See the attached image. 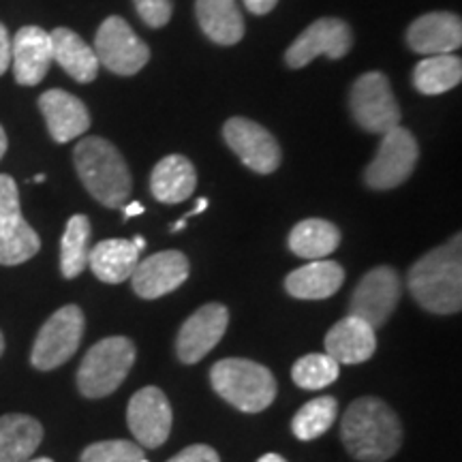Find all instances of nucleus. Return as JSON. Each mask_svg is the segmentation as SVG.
<instances>
[{"label":"nucleus","instance_id":"1","mask_svg":"<svg viewBox=\"0 0 462 462\" xmlns=\"http://www.w3.org/2000/svg\"><path fill=\"white\" fill-rule=\"evenodd\" d=\"M340 439L356 460L385 462L402 446V424L390 404L374 396H364L345 411Z\"/></svg>","mask_w":462,"mask_h":462},{"label":"nucleus","instance_id":"2","mask_svg":"<svg viewBox=\"0 0 462 462\" xmlns=\"http://www.w3.org/2000/svg\"><path fill=\"white\" fill-rule=\"evenodd\" d=\"M407 285L421 309L435 315L460 313L462 309V242L460 234L432 248L409 270Z\"/></svg>","mask_w":462,"mask_h":462},{"label":"nucleus","instance_id":"3","mask_svg":"<svg viewBox=\"0 0 462 462\" xmlns=\"http://www.w3.org/2000/svg\"><path fill=\"white\" fill-rule=\"evenodd\" d=\"M75 170L86 190L99 204L123 208L129 199L133 180L123 154L103 137H86L73 150Z\"/></svg>","mask_w":462,"mask_h":462},{"label":"nucleus","instance_id":"4","mask_svg":"<svg viewBox=\"0 0 462 462\" xmlns=\"http://www.w3.org/2000/svg\"><path fill=\"white\" fill-rule=\"evenodd\" d=\"M210 381L223 401L245 413L265 411L279 392L273 371L245 357H225L217 362L210 371Z\"/></svg>","mask_w":462,"mask_h":462},{"label":"nucleus","instance_id":"5","mask_svg":"<svg viewBox=\"0 0 462 462\" xmlns=\"http://www.w3.org/2000/svg\"><path fill=\"white\" fill-rule=\"evenodd\" d=\"M135 362V345L126 337H109L92 345L78 368V390L86 398L114 394Z\"/></svg>","mask_w":462,"mask_h":462},{"label":"nucleus","instance_id":"6","mask_svg":"<svg viewBox=\"0 0 462 462\" xmlns=\"http://www.w3.org/2000/svg\"><path fill=\"white\" fill-rule=\"evenodd\" d=\"M84 313L79 306L67 304L56 310L37 334L31 362L39 371H54L71 360L84 337Z\"/></svg>","mask_w":462,"mask_h":462},{"label":"nucleus","instance_id":"7","mask_svg":"<svg viewBox=\"0 0 462 462\" xmlns=\"http://www.w3.org/2000/svg\"><path fill=\"white\" fill-rule=\"evenodd\" d=\"M418 157L420 148L413 133L398 125L388 133H383L377 154L364 171V182H366L368 189L374 190L401 187L413 173Z\"/></svg>","mask_w":462,"mask_h":462},{"label":"nucleus","instance_id":"8","mask_svg":"<svg viewBox=\"0 0 462 462\" xmlns=\"http://www.w3.org/2000/svg\"><path fill=\"white\" fill-rule=\"evenodd\" d=\"M39 248L37 231L22 217L15 180L0 173V263L20 265L37 255Z\"/></svg>","mask_w":462,"mask_h":462},{"label":"nucleus","instance_id":"9","mask_svg":"<svg viewBox=\"0 0 462 462\" xmlns=\"http://www.w3.org/2000/svg\"><path fill=\"white\" fill-rule=\"evenodd\" d=\"M356 123L368 133H388L401 125V107L383 73L371 71L356 79L349 97Z\"/></svg>","mask_w":462,"mask_h":462},{"label":"nucleus","instance_id":"10","mask_svg":"<svg viewBox=\"0 0 462 462\" xmlns=\"http://www.w3.org/2000/svg\"><path fill=\"white\" fill-rule=\"evenodd\" d=\"M92 50L99 65L116 75H135L150 60L148 45L118 15H109L99 26Z\"/></svg>","mask_w":462,"mask_h":462},{"label":"nucleus","instance_id":"11","mask_svg":"<svg viewBox=\"0 0 462 462\" xmlns=\"http://www.w3.org/2000/svg\"><path fill=\"white\" fill-rule=\"evenodd\" d=\"M401 300V279L390 265H379L364 274L349 302V315L360 317L371 328L383 326Z\"/></svg>","mask_w":462,"mask_h":462},{"label":"nucleus","instance_id":"12","mask_svg":"<svg viewBox=\"0 0 462 462\" xmlns=\"http://www.w3.org/2000/svg\"><path fill=\"white\" fill-rule=\"evenodd\" d=\"M351 45H354V34L345 20L321 17L289 45L285 62L291 69H302L317 56H328L337 60V58L349 54Z\"/></svg>","mask_w":462,"mask_h":462},{"label":"nucleus","instance_id":"13","mask_svg":"<svg viewBox=\"0 0 462 462\" xmlns=\"http://www.w3.org/2000/svg\"><path fill=\"white\" fill-rule=\"evenodd\" d=\"M223 137L248 170L257 173H273L279 170L281 146L273 133L263 129L262 125L236 116L225 123Z\"/></svg>","mask_w":462,"mask_h":462},{"label":"nucleus","instance_id":"14","mask_svg":"<svg viewBox=\"0 0 462 462\" xmlns=\"http://www.w3.org/2000/svg\"><path fill=\"white\" fill-rule=\"evenodd\" d=\"M171 404L163 394V390L148 385L135 392L126 407V424L133 437L137 439V446L159 448L163 446L171 432Z\"/></svg>","mask_w":462,"mask_h":462},{"label":"nucleus","instance_id":"15","mask_svg":"<svg viewBox=\"0 0 462 462\" xmlns=\"http://www.w3.org/2000/svg\"><path fill=\"white\" fill-rule=\"evenodd\" d=\"M229 326V310L223 304H206L182 323L176 338L178 360L198 364L221 343Z\"/></svg>","mask_w":462,"mask_h":462},{"label":"nucleus","instance_id":"16","mask_svg":"<svg viewBox=\"0 0 462 462\" xmlns=\"http://www.w3.org/2000/svg\"><path fill=\"white\" fill-rule=\"evenodd\" d=\"M189 259L180 251L154 253L135 265L131 274L133 291L140 298L157 300L176 291L189 279Z\"/></svg>","mask_w":462,"mask_h":462},{"label":"nucleus","instance_id":"17","mask_svg":"<svg viewBox=\"0 0 462 462\" xmlns=\"http://www.w3.org/2000/svg\"><path fill=\"white\" fill-rule=\"evenodd\" d=\"M54 51L48 31L39 26H24L11 42V67L15 82L22 86H37L48 75Z\"/></svg>","mask_w":462,"mask_h":462},{"label":"nucleus","instance_id":"18","mask_svg":"<svg viewBox=\"0 0 462 462\" xmlns=\"http://www.w3.org/2000/svg\"><path fill=\"white\" fill-rule=\"evenodd\" d=\"M462 43V22L458 15L448 11H432L420 15L409 26L407 45L424 56L454 54Z\"/></svg>","mask_w":462,"mask_h":462},{"label":"nucleus","instance_id":"19","mask_svg":"<svg viewBox=\"0 0 462 462\" xmlns=\"http://www.w3.org/2000/svg\"><path fill=\"white\" fill-rule=\"evenodd\" d=\"M39 107L50 135L58 143H67L90 129V114L78 97L65 90H48L39 97Z\"/></svg>","mask_w":462,"mask_h":462},{"label":"nucleus","instance_id":"20","mask_svg":"<svg viewBox=\"0 0 462 462\" xmlns=\"http://www.w3.org/2000/svg\"><path fill=\"white\" fill-rule=\"evenodd\" d=\"M377 349L374 328L360 317L346 315L326 334V354L338 364H362Z\"/></svg>","mask_w":462,"mask_h":462},{"label":"nucleus","instance_id":"21","mask_svg":"<svg viewBox=\"0 0 462 462\" xmlns=\"http://www.w3.org/2000/svg\"><path fill=\"white\" fill-rule=\"evenodd\" d=\"M198 187V171L182 154H170L154 165L150 176L152 198L161 204H182Z\"/></svg>","mask_w":462,"mask_h":462},{"label":"nucleus","instance_id":"22","mask_svg":"<svg viewBox=\"0 0 462 462\" xmlns=\"http://www.w3.org/2000/svg\"><path fill=\"white\" fill-rule=\"evenodd\" d=\"M345 282L343 265L330 259H315V262L293 270L285 279L289 296L300 300H326L334 296Z\"/></svg>","mask_w":462,"mask_h":462},{"label":"nucleus","instance_id":"23","mask_svg":"<svg viewBox=\"0 0 462 462\" xmlns=\"http://www.w3.org/2000/svg\"><path fill=\"white\" fill-rule=\"evenodd\" d=\"M50 37L51 51H54V60L58 65L65 69L75 82L90 84L101 67L95 50L78 32L69 31V28H56L50 32Z\"/></svg>","mask_w":462,"mask_h":462},{"label":"nucleus","instance_id":"24","mask_svg":"<svg viewBox=\"0 0 462 462\" xmlns=\"http://www.w3.org/2000/svg\"><path fill=\"white\" fill-rule=\"evenodd\" d=\"M43 441V426L24 413L0 418V462H26Z\"/></svg>","mask_w":462,"mask_h":462},{"label":"nucleus","instance_id":"25","mask_svg":"<svg viewBox=\"0 0 462 462\" xmlns=\"http://www.w3.org/2000/svg\"><path fill=\"white\" fill-rule=\"evenodd\" d=\"M195 14L201 31L218 45H236L245 37V20L236 0H198Z\"/></svg>","mask_w":462,"mask_h":462},{"label":"nucleus","instance_id":"26","mask_svg":"<svg viewBox=\"0 0 462 462\" xmlns=\"http://www.w3.org/2000/svg\"><path fill=\"white\" fill-rule=\"evenodd\" d=\"M137 263H140V251L133 245V240L125 238L103 240L88 255V265L97 279L112 282V285L131 279Z\"/></svg>","mask_w":462,"mask_h":462},{"label":"nucleus","instance_id":"27","mask_svg":"<svg viewBox=\"0 0 462 462\" xmlns=\"http://www.w3.org/2000/svg\"><path fill=\"white\" fill-rule=\"evenodd\" d=\"M340 245V231L337 225L323 218H306L300 221L289 234V248L293 255L304 259H323L332 255Z\"/></svg>","mask_w":462,"mask_h":462},{"label":"nucleus","instance_id":"28","mask_svg":"<svg viewBox=\"0 0 462 462\" xmlns=\"http://www.w3.org/2000/svg\"><path fill=\"white\" fill-rule=\"evenodd\" d=\"M462 79V60L454 54L429 56L415 65L413 84L421 95H443L456 88Z\"/></svg>","mask_w":462,"mask_h":462},{"label":"nucleus","instance_id":"29","mask_svg":"<svg viewBox=\"0 0 462 462\" xmlns=\"http://www.w3.org/2000/svg\"><path fill=\"white\" fill-rule=\"evenodd\" d=\"M90 221L86 215L69 218L60 242V273L65 279H78L88 268Z\"/></svg>","mask_w":462,"mask_h":462},{"label":"nucleus","instance_id":"30","mask_svg":"<svg viewBox=\"0 0 462 462\" xmlns=\"http://www.w3.org/2000/svg\"><path fill=\"white\" fill-rule=\"evenodd\" d=\"M338 413V402L332 396H321L306 402L300 411L293 415L291 430L300 441H313V439L326 435L332 429Z\"/></svg>","mask_w":462,"mask_h":462},{"label":"nucleus","instance_id":"31","mask_svg":"<svg viewBox=\"0 0 462 462\" xmlns=\"http://www.w3.org/2000/svg\"><path fill=\"white\" fill-rule=\"evenodd\" d=\"M338 362L328 354H310L293 364V383L302 390H323L338 379Z\"/></svg>","mask_w":462,"mask_h":462},{"label":"nucleus","instance_id":"32","mask_svg":"<svg viewBox=\"0 0 462 462\" xmlns=\"http://www.w3.org/2000/svg\"><path fill=\"white\" fill-rule=\"evenodd\" d=\"M143 460V448L137 443L114 439V441L92 443L82 452L79 462H140Z\"/></svg>","mask_w":462,"mask_h":462},{"label":"nucleus","instance_id":"33","mask_svg":"<svg viewBox=\"0 0 462 462\" xmlns=\"http://www.w3.org/2000/svg\"><path fill=\"white\" fill-rule=\"evenodd\" d=\"M133 3L150 28H161L171 20L173 0H133Z\"/></svg>","mask_w":462,"mask_h":462},{"label":"nucleus","instance_id":"34","mask_svg":"<svg viewBox=\"0 0 462 462\" xmlns=\"http://www.w3.org/2000/svg\"><path fill=\"white\" fill-rule=\"evenodd\" d=\"M167 462H221V458H218L215 448L198 443V446L184 448L180 454H176Z\"/></svg>","mask_w":462,"mask_h":462},{"label":"nucleus","instance_id":"35","mask_svg":"<svg viewBox=\"0 0 462 462\" xmlns=\"http://www.w3.org/2000/svg\"><path fill=\"white\" fill-rule=\"evenodd\" d=\"M11 67V39L5 24H0V75Z\"/></svg>","mask_w":462,"mask_h":462},{"label":"nucleus","instance_id":"36","mask_svg":"<svg viewBox=\"0 0 462 462\" xmlns=\"http://www.w3.org/2000/svg\"><path fill=\"white\" fill-rule=\"evenodd\" d=\"M276 3H279V0H245L246 9L255 15L270 14V11L276 7Z\"/></svg>","mask_w":462,"mask_h":462},{"label":"nucleus","instance_id":"37","mask_svg":"<svg viewBox=\"0 0 462 462\" xmlns=\"http://www.w3.org/2000/svg\"><path fill=\"white\" fill-rule=\"evenodd\" d=\"M123 212H125V218L143 215V206L140 204V201H133V204H129V206H123Z\"/></svg>","mask_w":462,"mask_h":462},{"label":"nucleus","instance_id":"38","mask_svg":"<svg viewBox=\"0 0 462 462\" xmlns=\"http://www.w3.org/2000/svg\"><path fill=\"white\" fill-rule=\"evenodd\" d=\"M206 208H208V199H206V198H201V199L198 201V206H195V208H193V210H190V212H189V215H184L182 218H184V221H189V218H190V217H198V215H201V212H204V210H206Z\"/></svg>","mask_w":462,"mask_h":462},{"label":"nucleus","instance_id":"39","mask_svg":"<svg viewBox=\"0 0 462 462\" xmlns=\"http://www.w3.org/2000/svg\"><path fill=\"white\" fill-rule=\"evenodd\" d=\"M7 133H5L3 126H0V159L5 157V152H7Z\"/></svg>","mask_w":462,"mask_h":462},{"label":"nucleus","instance_id":"40","mask_svg":"<svg viewBox=\"0 0 462 462\" xmlns=\"http://www.w3.org/2000/svg\"><path fill=\"white\" fill-rule=\"evenodd\" d=\"M257 462H287V460L282 458V456H279V454H265Z\"/></svg>","mask_w":462,"mask_h":462},{"label":"nucleus","instance_id":"41","mask_svg":"<svg viewBox=\"0 0 462 462\" xmlns=\"http://www.w3.org/2000/svg\"><path fill=\"white\" fill-rule=\"evenodd\" d=\"M133 245H135V248H137V251H140V253H142V248H143V246H146V242H143V238H142V236H135V238H133Z\"/></svg>","mask_w":462,"mask_h":462},{"label":"nucleus","instance_id":"42","mask_svg":"<svg viewBox=\"0 0 462 462\" xmlns=\"http://www.w3.org/2000/svg\"><path fill=\"white\" fill-rule=\"evenodd\" d=\"M184 227H187V221H184V218H180V221L173 225L171 231H180V229H184Z\"/></svg>","mask_w":462,"mask_h":462},{"label":"nucleus","instance_id":"43","mask_svg":"<svg viewBox=\"0 0 462 462\" xmlns=\"http://www.w3.org/2000/svg\"><path fill=\"white\" fill-rule=\"evenodd\" d=\"M3 351H5V337L3 332H0V356H3Z\"/></svg>","mask_w":462,"mask_h":462},{"label":"nucleus","instance_id":"44","mask_svg":"<svg viewBox=\"0 0 462 462\" xmlns=\"http://www.w3.org/2000/svg\"><path fill=\"white\" fill-rule=\"evenodd\" d=\"M43 180H45L43 173H39V176H34V178H32V182H43Z\"/></svg>","mask_w":462,"mask_h":462},{"label":"nucleus","instance_id":"45","mask_svg":"<svg viewBox=\"0 0 462 462\" xmlns=\"http://www.w3.org/2000/svg\"><path fill=\"white\" fill-rule=\"evenodd\" d=\"M26 462H54L51 458H34V460H26Z\"/></svg>","mask_w":462,"mask_h":462},{"label":"nucleus","instance_id":"46","mask_svg":"<svg viewBox=\"0 0 462 462\" xmlns=\"http://www.w3.org/2000/svg\"><path fill=\"white\" fill-rule=\"evenodd\" d=\"M140 462H148V460H146V458H143V460H140Z\"/></svg>","mask_w":462,"mask_h":462}]
</instances>
